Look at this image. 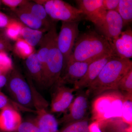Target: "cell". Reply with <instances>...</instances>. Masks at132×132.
<instances>
[{"label": "cell", "mask_w": 132, "mask_h": 132, "mask_svg": "<svg viewBox=\"0 0 132 132\" xmlns=\"http://www.w3.org/2000/svg\"><path fill=\"white\" fill-rule=\"evenodd\" d=\"M15 132H39L36 119L22 121Z\"/></svg>", "instance_id": "cell-29"}, {"label": "cell", "mask_w": 132, "mask_h": 132, "mask_svg": "<svg viewBox=\"0 0 132 132\" xmlns=\"http://www.w3.org/2000/svg\"><path fill=\"white\" fill-rule=\"evenodd\" d=\"M58 34H55L48 52L44 72V87H53L59 82L63 69L64 59L57 43Z\"/></svg>", "instance_id": "cell-6"}, {"label": "cell", "mask_w": 132, "mask_h": 132, "mask_svg": "<svg viewBox=\"0 0 132 132\" xmlns=\"http://www.w3.org/2000/svg\"><path fill=\"white\" fill-rule=\"evenodd\" d=\"M132 69L130 60L113 57L104 66L96 79L87 88L86 91L88 97L98 96L110 90L118 91L121 80Z\"/></svg>", "instance_id": "cell-1"}, {"label": "cell", "mask_w": 132, "mask_h": 132, "mask_svg": "<svg viewBox=\"0 0 132 132\" xmlns=\"http://www.w3.org/2000/svg\"><path fill=\"white\" fill-rule=\"evenodd\" d=\"M13 11L19 19V21L22 24L29 28L40 31L43 33L49 31L54 22L52 24L45 22L19 8Z\"/></svg>", "instance_id": "cell-17"}, {"label": "cell", "mask_w": 132, "mask_h": 132, "mask_svg": "<svg viewBox=\"0 0 132 132\" xmlns=\"http://www.w3.org/2000/svg\"><path fill=\"white\" fill-rule=\"evenodd\" d=\"M78 8L82 11L84 19L93 23L95 27L100 26L104 21L107 12L102 0H77Z\"/></svg>", "instance_id": "cell-10"}, {"label": "cell", "mask_w": 132, "mask_h": 132, "mask_svg": "<svg viewBox=\"0 0 132 132\" xmlns=\"http://www.w3.org/2000/svg\"><path fill=\"white\" fill-rule=\"evenodd\" d=\"M11 19L5 14L0 12V28H5L9 24Z\"/></svg>", "instance_id": "cell-34"}, {"label": "cell", "mask_w": 132, "mask_h": 132, "mask_svg": "<svg viewBox=\"0 0 132 132\" xmlns=\"http://www.w3.org/2000/svg\"><path fill=\"white\" fill-rule=\"evenodd\" d=\"M13 67L12 59L7 52L0 53V69L8 74Z\"/></svg>", "instance_id": "cell-30"}, {"label": "cell", "mask_w": 132, "mask_h": 132, "mask_svg": "<svg viewBox=\"0 0 132 132\" xmlns=\"http://www.w3.org/2000/svg\"><path fill=\"white\" fill-rule=\"evenodd\" d=\"M53 87H55L50 104L51 112L65 113L73 100V93L76 90L74 88L68 87L59 82Z\"/></svg>", "instance_id": "cell-9"}, {"label": "cell", "mask_w": 132, "mask_h": 132, "mask_svg": "<svg viewBox=\"0 0 132 132\" xmlns=\"http://www.w3.org/2000/svg\"><path fill=\"white\" fill-rule=\"evenodd\" d=\"M22 24L20 22L11 19L9 24L5 28V34L7 39L16 41L21 38V34Z\"/></svg>", "instance_id": "cell-25"}, {"label": "cell", "mask_w": 132, "mask_h": 132, "mask_svg": "<svg viewBox=\"0 0 132 132\" xmlns=\"http://www.w3.org/2000/svg\"><path fill=\"white\" fill-rule=\"evenodd\" d=\"M132 95H124L121 119L124 123L130 126L132 125Z\"/></svg>", "instance_id": "cell-26"}, {"label": "cell", "mask_w": 132, "mask_h": 132, "mask_svg": "<svg viewBox=\"0 0 132 132\" xmlns=\"http://www.w3.org/2000/svg\"><path fill=\"white\" fill-rule=\"evenodd\" d=\"M79 22H62L60 31L57 36V43L64 59V69L79 34Z\"/></svg>", "instance_id": "cell-7"}, {"label": "cell", "mask_w": 132, "mask_h": 132, "mask_svg": "<svg viewBox=\"0 0 132 132\" xmlns=\"http://www.w3.org/2000/svg\"><path fill=\"white\" fill-rule=\"evenodd\" d=\"M19 8L28 12L41 20L50 24L53 21L47 13L45 8L42 5L33 2L27 1L26 2L19 7Z\"/></svg>", "instance_id": "cell-20"}, {"label": "cell", "mask_w": 132, "mask_h": 132, "mask_svg": "<svg viewBox=\"0 0 132 132\" xmlns=\"http://www.w3.org/2000/svg\"><path fill=\"white\" fill-rule=\"evenodd\" d=\"M116 56L129 59L132 57V31L129 28L122 31L120 35L110 43Z\"/></svg>", "instance_id": "cell-14"}, {"label": "cell", "mask_w": 132, "mask_h": 132, "mask_svg": "<svg viewBox=\"0 0 132 132\" xmlns=\"http://www.w3.org/2000/svg\"><path fill=\"white\" fill-rule=\"evenodd\" d=\"M8 74L0 69V88L6 86Z\"/></svg>", "instance_id": "cell-36"}, {"label": "cell", "mask_w": 132, "mask_h": 132, "mask_svg": "<svg viewBox=\"0 0 132 132\" xmlns=\"http://www.w3.org/2000/svg\"><path fill=\"white\" fill-rule=\"evenodd\" d=\"M123 27L122 19L115 10L108 11L104 21L96 27L99 34L111 43L122 32Z\"/></svg>", "instance_id": "cell-11"}, {"label": "cell", "mask_w": 132, "mask_h": 132, "mask_svg": "<svg viewBox=\"0 0 132 132\" xmlns=\"http://www.w3.org/2000/svg\"><path fill=\"white\" fill-rule=\"evenodd\" d=\"M56 33H57V31L56 22H54L50 29L43 35L39 44V49L38 52H36L38 60L42 67L44 75L48 54L51 46L53 38Z\"/></svg>", "instance_id": "cell-18"}, {"label": "cell", "mask_w": 132, "mask_h": 132, "mask_svg": "<svg viewBox=\"0 0 132 132\" xmlns=\"http://www.w3.org/2000/svg\"><path fill=\"white\" fill-rule=\"evenodd\" d=\"M105 92L97 96L92 105L93 121L101 122L121 117L124 95L119 92Z\"/></svg>", "instance_id": "cell-3"}, {"label": "cell", "mask_w": 132, "mask_h": 132, "mask_svg": "<svg viewBox=\"0 0 132 132\" xmlns=\"http://www.w3.org/2000/svg\"><path fill=\"white\" fill-rule=\"evenodd\" d=\"M13 49V47L7 38L5 37L0 38V53L9 52Z\"/></svg>", "instance_id": "cell-33"}, {"label": "cell", "mask_w": 132, "mask_h": 132, "mask_svg": "<svg viewBox=\"0 0 132 132\" xmlns=\"http://www.w3.org/2000/svg\"><path fill=\"white\" fill-rule=\"evenodd\" d=\"M0 132H6V131H0Z\"/></svg>", "instance_id": "cell-38"}, {"label": "cell", "mask_w": 132, "mask_h": 132, "mask_svg": "<svg viewBox=\"0 0 132 132\" xmlns=\"http://www.w3.org/2000/svg\"><path fill=\"white\" fill-rule=\"evenodd\" d=\"M7 107H12L19 111H21L36 113L35 111L28 109L20 105L0 91V109Z\"/></svg>", "instance_id": "cell-27"}, {"label": "cell", "mask_w": 132, "mask_h": 132, "mask_svg": "<svg viewBox=\"0 0 132 132\" xmlns=\"http://www.w3.org/2000/svg\"><path fill=\"white\" fill-rule=\"evenodd\" d=\"M1 2L11 9L13 11L21 6L27 1L26 0H2Z\"/></svg>", "instance_id": "cell-31"}, {"label": "cell", "mask_w": 132, "mask_h": 132, "mask_svg": "<svg viewBox=\"0 0 132 132\" xmlns=\"http://www.w3.org/2000/svg\"><path fill=\"white\" fill-rule=\"evenodd\" d=\"M120 0H102L104 9L106 11L117 10Z\"/></svg>", "instance_id": "cell-32"}, {"label": "cell", "mask_w": 132, "mask_h": 132, "mask_svg": "<svg viewBox=\"0 0 132 132\" xmlns=\"http://www.w3.org/2000/svg\"><path fill=\"white\" fill-rule=\"evenodd\" d=\"M88 97L86 91L80 92L74 98L68 110L60 120L64 125L68 123L85 119L88 118Z\"/></svg>", "instance_id": "cell-8"}, {"label": "cell", "mask_w": 132, "mask_h": 132, "mask_svg": "<svg viewBox=\"0 0 132 132\" xmlns=\"http://www.w3.org/2000/svg\"><path fill=\"white\" fill-rule=\"evenodd\" d=\"M4 37H5V36H3L1 34H0V38H2Z\"/></svg>", "instance_id": "cell-37"}, {"label": "cell", "mask_w": 132, "mask_h": 132, "mask_svg": "<svg viewBox=\"0 0 132 132\" xmlns=\"http://www.w3.org/2000/svg\"><path fill=\"white\" fill-rule=\"evenodd\" d=\"M5 86L12 100L25 108L35 111L31 87L18 69L13 67L10 72Z\"/></svg>", "instance_id": "cell-4"}, {"label": "cell", "mask_w": 132, "mask_h": 132, "mask_svg": "<svg viewBox=\"0 0 132 132\" xmlns=\"http://www.w3.org/2000/svg\"><path fill=\"white\" fill-rule=\"evenodd\" d=\"M13 50L19 58L26 60L35 52L34 47L29 45L22 38H19L15 41Z\"/></svg>", "instance_id": "cell-23"}, {"label": "cell", "mask_w": 132, "mask_h": 132, "mask_svg": "<svg viewBox=\"0 0 132 132\" xmlns=\"http://www.w3.org/2000/svg\"><path fill=\"white\" fill-rule=\"evenodd\" d=\"M19 111L10 107L1 109L0 111V131L16 132L22 121Z\"/></svg>", "instance_id": "cell-16"}, {"label": "cell", "mask_w": 132, "mask_h": 132, "mask_svg": "<svg viewBox=\"0 0 132 132\" xmlns=\"http://www.w3.org/2000/svg\"><path fill=\"white\" fill-rule=\"evenodd\" d=\"M109 55L116 56L110 43L96 31H90L79 34L69 59L89 62Z\"/></svg>", "instance_id": "cell-2"}, {"label": "cell", "mask_w": 132, "mask_h": 132, "mask_svg": "<svg viewBox=\"0 0 132 132\" xmlns=\"http://www.w3.org/2000/svg\"><path fill=\"white\" fill-rule=\"evenodd\" d=\"M116 11L122 19L123 27L132 22V0H120Z\"/></svg>", "instance_id": "cell-22"}, {"label": "cell", "mask_w": 132, "mask_h": 132, "mask_svg": "<svg viewBox=\"0 0 132 132\" xmlns=\"http://www.w3.org/2000/svg\"><path fill=\"white\" fill-rule=\"evenodd\" d=\"M89 132H102L98 121H93L89 126Z\"/></svg>", "instance_id": "cell-35"}, {"label": "cell", "mask_w": 132, "mask_h": 132, "mask_svg": "<svg viewBox=\"0 0 132 132\" xmlns=\"http://www.w3.org/2000/svg\"><path fill=\"white\" fill-rule=\"evenodd\" d=\"M48 105L41 104L35 107L36 112L35 118L39 132H59V122L56 118L48 111Z\"/></svg>", "instance_id": "cell-15"}, {"label": "cell", "mask_w": 132, "mask_h": 132, "mask_svg": "<svg viewBox=\"0 0 132 132\" xmlns=\"http://www.w3.org/2000/svg\"><path fill=\"white\" fill-rule=\"evenodd\" d=\"M25 60L26 67L31 79H33L38 85L44 87V75L37 53H34Z\"/></svg>", "instance_id": "cell-19"}, {"label": "cell", "mask_w": 132, "mask_h": 132, "mask_svg": "<svg viewBox=\"0 0 132 132\" xmlns=\"http://www.w3.org/2000/svg\"><path fill=\"white\" fill-rule=\"evenodd\" d=\"M34 2L42 5L52 21L56 22H80L84 19L82 11L61 0H37Z\"/></svg>", "instance_id": "cell-5"}, {"label": "cell", "mask_w": 132, "mask_h": 132, "mask_svg": "<svg viewBox=\"0 0 132 132\" xmlns=\"http://www.w3.org/2000/svg\"><path fill=\"white\" fill-rule=\"evenodd\" d=\"M92 62L69 59L58 82L64 85L69 84L74 86L85 76L88 66Z\"/></svg>", "instance_id": "cell-12"}, {"label": "cell", "mask_w": 132, "mask_h": 132, "mask_svg": "<svg viewBox=\"0 0 132 132\" xmlns=\"http://www.w3.org/2000/svg\"><path fill=\"white\" fill-rule=\"evenodd\" d=\"M89 118L74 121L64 125L59 132H89Z\"/></svg>", "instance_id": "cell-24"}, {"label": "cell", "mask_w": 132, "mask_h": 132, "mask_svg": "<svg viewBox=\"0 0 132 132\" xmlns=\"http://www.w3.org/2000/svg\"><path fill=\"white\" fill-rule=\"evenodd\" d=\"M44 33L29 28L22 24L21 36L29 45L34 47L39 45L44 35Z\"/></svg>", "instance_id": "cell-21"}, {"label": "cell", "mask_w": 132, "mask_h": 132, "mask_svg": "<svg viewBox=\"0 0 132 132\" xmlns=\"http://www.w3.org/2000/svg\"><path fill=\"white\" fill-rule=\"evenodd\" d=\"M121 90L126 94L132 95V69L126 74L121 80L118 90Z\"/></svg>", "instance_id": "cell-28"}, {"label": "cell", "mask_w": 132, "mask_h": 132, "mask_svg": "<svg viewBox=\"0 0 132 132\" xmlns=\"http://www.w3.org/2000/svg\"><path fill=\"white\" fill-rule=\"evenodd\" d=\"M114 56L107 55L92 62L88 66L85 76L73 86V88L76 91L87 88L96 79L107 62Z\"/></svg>", "instance_id": "cell-13"}]
</instances>
